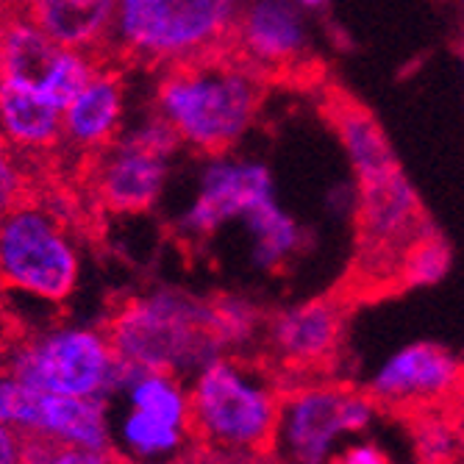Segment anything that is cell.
<instances>
[{
    "label": "cell",
    "mask_w": 464,
    "mask_h": 464,
    "mask_svg": "<svg viewBox=\"0 0 464 464\" xmlns=\"http://www.w3.org/2000/svg\"><path fill=\"white\" fill-rule=\"evenodd\" d=\"M295 0H239L228 51L265 81L312 67V25Z\"/></svg>",
    "instance_id": "obj_9"
},
{
    "label": "cell",
    "mask_w": 464,
    "mask_h": 464,
    "mask_svg": "<svg viewBox=\"0 0 464 464\" xmlns=\"http://www.w3.org/2000/svg\"><path fill=\"white\" fill-rule=\"evenodd\" d=\"M23 6L56 45L106 56L117 0H23Z\"/></svg>",
    "instance_id": "obj_16"
},
{
    "label": "cell",
    "mask_w": 464,
    "mask_h": 464,
    "mask_svg": "<svg viewBox=\"0 0 464 464\" xmlns=\"http://www.w3.org/2000/svg\"><path fill=\"white\" fill-rule=\"evenodd\" d=\"M378 403L345 384H295L281 392L273 459L320 464L336 459L348 437L364 434Z\"/></svg>",
    "instance_id": "obj_7"
},
{
    "label": "cell",
    "mask_w": 464,
    "mask_h": 464,
    "mask_svg": "<svg viewBox=\"0 0 464 464\" xmlns=\"http://www.w3.org/2000/svg\"><path fill=\"white\" fill-rule=\"evenodd\" d=\"M6 370L34 390L109 401L140 367L114 353L103 328H53L20 343Z\"/></svg>",
    "instance_id": "obj_5"
},
{
    "label": "cell",
    "mask_w": 464,
    "mask_h": 464,
    "mask_svg": "<svg viewBox=\"0 0 464 464\" xmlns=\"http://www.w3.org/2000/svg\"><path fill=\"white\" fill-rule=\"evenodd\" d=\"M281 387L262 364L234 353L218 356L192 375L189 440L203 459H273Z\"/></svg>",
    "instance_id": "obj_2"
},
{
    "label": "cell",
    "mask_w": 464,
    "mask_h": 464,
    "mask_svg": "<svg viewBox=\"0 0 464 464\" xmlns=\"http://www.w3.org/2000/svg\"><path fill=\"white\" fill-rule=\"evenodd\" d=\"M78 276V250L51 206L25 198L0 215V286L64 304Z\"/></svg>",
    "instance_id": "obj_6"
},
{
    "label": "cell",
    "mask_w": 464,
    "mask_h": 464,
    "mask_svg": "<svg viewBox=\"0 0 464 464\" xmlns=\"http://www.w3.org/2000/svg\"><path fill=\"white\" fill-rule=\"evenodd\" d=\"M4 9H6V6H0V14H4Z\"/></svg>",
    "instance_id": "obj_31"
},
{
    "label": "cell",
    "mask_w": 464,
    "mask_h": 464,
    "mask_svg": "<svg viewBox=\"0 0 464 464\" xmlns=\"http://www.w3.org/2000/svg\"><path fill=\"white\" fill-rule=\"evenodd\" d=\"M200 173L198 195L181 218V231L192 239L212 237L220 226L242 220L253 206L276 198V184L267 164L208 156Z\"/></svg>",
    "instance_id": "obj_10"
},
{
    "label": "cell",
    "mask_w": 464,
    "mask_h": 464,
    "mask_svg": "<svg viewBox=\"0 0 464 464\" xmlns=\"http://www.w3.org/2000/svg\"><path fill=\"white\" fill-rule=\"evenodd\" d=\"M14 461H23V434L6 423H0V464Z\"/></svg>",
    "instance_id": "obj_27"
},
{
    "label": "cell",
    "mask_w": 464,
    "mask_h": 464,
    "mask_svg": "<svg viewBox=\"0 0 464 464\" xmlns=\"http://www.w3.org/2000/svg\"><path fill=\"white\" fill-rule=\"evenodd\" d=\"M448 270H450V250L431 231L406 250L403 265H401V278L411 286H429V284L442 281Z\"/></svg>",
    "instance_id": "obj_24"
},
{
    "label": "cell",
    "mask_w": 464,
    "mask_h": 464,
    "mask_svg": "<svg viewBox=\"0 0 464 464\" xmlns=\"http://www.w3.org/2000/svg\"><path fill=\"white\" fill-rule=\"evenodd\" d=\"M267 81L228 48L161 67L156 114L181 145L203 156L228 153L256 122Z\"/></svg>",
    "instance_id": "obj_1"
},
{
    "label": "cell",
    "mask_w": 464,
    "mask_h": 464,
    "mask_svg": "<svg viewBox=\"0 0 464 464\" xmlns=\"http://www.w3.org/2000/svg\"><path fill=\"white\" fill-rule=\"evenodd\" d=\"M464 387V364L445 348L431 343L406 345L392 353L370 378L367 392L390 409L437 406Z\"/></svg>",
    "instance_id": "obj_11"
},
{
    "label": "cell",
    "mask_w": 464,
    "mask_h": 464,
    "mask_svg": "<svg viewBox=\"0 0 464 464\" xmlns=\"http://www.w3.org/2000/svg\"><path fill=\"white\" fill-rule=\"evenodd\" d=\"M239 0H117L106 56L170 67L228 48Z\"/></svg>",
    "instance_id": "obj_4"
},
{
    "label": "cell",
    "mask_w": 464,
    "mask_h": 464,
    "mask_svg": "<svg viewBox=\"0 0 464 464\" xmlns=\"http://www.w3.org/2000/svg\"><path fill=\"white\" fill-rule=\"evenodd\" d=\"M103 331L122 362L179 378L228 353L215 304L179 289L125 298L106 317Z\"/></svg>",
    "instance_id": "obj_3"
},
{
    "label": "cell",
    "mask_w": 464,
    "mask_h": 464,
    "mask_svg": "<svg viewBox=\"0 0 464 464\" xmlns=\"http://www.w3.org/2000/svg\"><path fill=\"white\" fill-rule=\"evenodd\" d=\"M111 62V56H103L95 75L87 81V87L64 106L62 148H70L87 159L117 140L122 122L125 87L122 72Z\"/></svg>",
    "instance_id": "obj_14"
},
{
    "label": "cell",
    "mask_w": 464,
    "mask_h": 464,
    "mask_svg": "<svg viewBox=\"0 0 464 464\" xmlns=\"http://www.w3.org/2000/svg\"><path fill=\"white\" fill-rule=\"evenodd\" d=\"M356 212L362 226V239L367 253L384 259L387 253H395L398 265H403L406 250L431 234L426 228V212L420 203L414 187L406 181L401 167L359 181L356 189Z\"/></svg>",
    "instance_id": "obj_12"
},
{
    "label": "cell",
    "mask_w": 464,
    "mask_h": 464,
    "mask_svg": "<svg viewBox=\"0 0 464 464\" xmlns=\"http://www.w3.org/2000/svg\"><path fill=\"white\" fill-rule=\"evenodd\" d=\"M336 461L345 464H387L390 456L384 453V448L370 440H359V442H348L343 448V453H336Z\"/></svg>",
    "instance_id": "obj_26"
},
{
    "label": "cell",
    "mask_w": 464,
    "mask_h": 464,
    "mask_svg": "<svg viewBox=\"0 0 464 464\" xmlns=\"http://www.w3.org/2000/svg\"><path fill=\"white\" fill-rule=\"evenodd\" d=\"M295 4H301L304 9H309V12H312V9H323V6L328 4V0H295Z\"/></svg>",
    "instance_id": "obj_28"
},
{
    "label": "cell",
    "mask_w": 464,
    "mask_h": 464,
    "mask_svg": "<svg viewBox=\"0 0 464 464\" xmlns=\"http://www.w3.org/2000/svg\"><path fill=\"white\" fill-rule=\"evenodd\" d=\"M103 56L87 53V51H75V48H59L56 59L51 62L45 78L39 81V92L48 101H53L62 111L64 106L87 87V81L95 75L98 64Z\"/></svg>",
    "instance_id": "obj_22"
},
{
    "label": "cell",
    "mask_w": 464,
    "mask_h": 464,
    "mask_svg": "<svg viewBox=\"0 0 464 464\" xmlns=\"http://www.w3.org/2000/svg\"><path fill=\"white\" fill-rule=\"evenodd\" d=\"M62 45L42 31L25 12L23 0L0 14V78H14L39 87Z\"/></svg>",
    "instance_id": "obj_17"
},
{
    "label": "cell",
    "mask_w": 464,
    "mask_h": 464,
    "mask_svg": "<svg viewBox=\"0 0 464 464\" xmlns=\"http://www.w3.org/2000/svg\"><path fill=\"white\" fill-rule=\"evenodd\" d=\"M242 220L250 234V259L259 270H281L304 245V228L284 212L276 198L253 206Z\"/></svg>",
    "instance_id": "obj_19"
},
{
    "label": "cell",
    "mask_w": 464,
    "mask_h": 464,
    "mask_svg": "<svg viewBox=\"0 0 464 464\" xmlns=\"http://www.w3.org/2000/svg\"><path fill=\"white\" fill-rule=\"evenodd\" d=\"M459 429H461V459H464V417H459Z\"/></svg>",
    "instance_id": "obj_29"
},
{
    "label": "cell",
    "mask_w": 464,
    "mask_h": 464,
    "mask_svg": "<svg viewBox=\"0 0 464 464\" xmlns=\"http://www.w3.org/2000/svg\"><path fill=\"white\" fill-rule=\"evenodd\" d=\"M343 304L314 298L265 320V351L289 372H314L334 362L343 343Z\"/></svg>",
    "instance_id": "obj_13"
},
{
    "label": "cell",
    "mask_w": 464,
    "mask_h": 464,
    "mask_svg": "<svg viewBox=\"0 0 464 464\" xmlns=\"http://www.w3.org/2000/svg\"><path fill=\"white\" fill-rule=\"evenodd\" d=\"M120 442L122 450H129V456L137 459H164L192 450V440L187 431L167 426L140 409H131L125 414L120 426Z\"/></svg>",
    "instance_id": "obj_21"
},
{
    "label": "cell",
    "mask_w": 464,
    "mask_h": 464,
    "mask_svg": "<svg viewBox=\"0 0 464 464\" xmlns=\"http://www.w3.org/2000/svg\"><path fill=\"white\" fill-rule=\"evenodd\" d=\"M9 4H17V0H0V6H9Z\"/></svg>",
    "instance_id": "obj_30"
},
{
    "label": "cell",
    "mask_w": 464,
    "mask_h": 464,
    "mask_svg": "<svg viewBox=\"0 0 464 464\" xmlns=\"http://www.w3.org/2000/svg\"><path fill=\"white\" fill-rule=\"evenodd\" d=\"M0 140L25 156L51 153L64 140V111L34 83L0 78Z\"/></svg>",
    "instance_id": "obj_15"
},
{
    "label": "cell",
    "mask_w": 464,
    "mask_h": 464,
    "mask_svg": "<svg viewBox=\"0 0 464 464\" xmlns=\"http://www.w3.org/2000/svg\"><path fill=\"white\" fill-rule=\"evenodd\" d=\"M461 395H464V387H461Z\"/></svg>",
    "instance_id": "obj_32"
},
{
    "label": "cell",
    "mask_w": 464,
    "mask_h": 464,
    "mask_svg": "<svg viewBox=\"0 0 464 464\" xmlns=\"http://www.w3.org/2000/svg\"><path fill=\"white\" fill-rule=\"evenodd\" d=\"M122 392L129 395L131 409L189 434V390L184 387V378L161 370H137Z\"/></svg>",
    "instance_id": "obj_20"
},
{
    "label": "cell",
    "mask_w": 464,
    "mask_h": 464,
    "mask_svg": "<svg viewBox=\"0 0 464 464\" xmlns=\"http://www.w3.org/2000/svg\"><path fill=\"white\" fill-rule=\"evenodd\" d=\"M181 140L159 114L137 131L111 140L90 156V187L95 200L114 215H142L159 203L170 159Z\"/></svg>",
    "instance_id": "obj_8"
},
{
    "label": "cell",
    "mask_w": 464,
    "mask_h": 464,
    "mask_svg": "<svg viewBox=\"0 0 464 464\" xmlns=\"http://www.w3.org/2000/svg\"><path fill=\"white\" fill-rule=\"evenodd\" d=\"M28 198V176L20 153L0 140V215Z\"/></svg>",
    "instance_id": "obj_25"
},
{
    "label": "cell",
    "mask_w": 464,
    "mask_h": 464,
    "mask_svg": "<svg viewBox=\"0 0 464 464\" xmlns=\"http://www.w3.org/2000/svg\"><path fill=\"white\" fill-rule=\"evenodd\" d=\"M331 122H334L336 134H340V142L353 164L359 181L375 179V176L392 170V167H398L395 153L382 131V125H378L375 117L367 109H362L359 103L336 98L331 106Z\"/></svg>",
    "instance_id": "obj_18"
},
{
    "label": "cell",
    "mask_w": 464,
    "mask_h": 464,
    "mask_svg": "<svg viewBox=\"0 0 464 464\" xmlns=\"http://www.w3.org/2000/svg\"><path fill=\"white\" fill-rule=\"evenodd\" d=\"M414 450L423 461H453L461 459V429L459 420L445 414H420L414 426Z\"/></svg>",
    "instance_id": "obj_23"
}]
</instances>
